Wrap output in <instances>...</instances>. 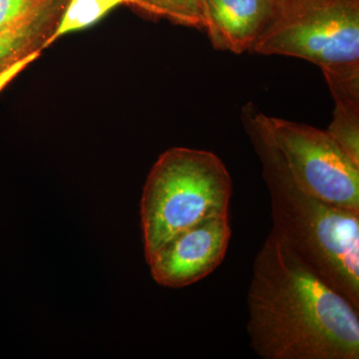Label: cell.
<instances>
[{
	"instance_id": "cell-1",
	"label": "cell",
	"mask_w": 359,
	"mask_h": 359,
	"mask_svg": "<svg viewBox=\"0 0 359 359\" xmlns=\"http://www.w3.org/2000/svg\"><path fill=\"white\" fill-rule=\"evenodd\" d=\"M250 347L263 359H358L359 309L271 230L252 264Z\"/></svg>"
},
{
	"instance_id": "cell-2",
	"label": "cell",
	"mask_w": 359,
	"mask_h": 359,
	"mask_svg": "<svg viewBox=\"0 0 359 359\" xmlns=\"http://www.w3.org/2000/svg\"><path fill=\"white\" fill-rule=\"evenodd\" d=\"M271 216L283 243L308 268L359 309V212L302 192L262 160Z\"/></svg>"
},
{
	"instance_id": "cell-3",
	"label": "cell",
	"mask_w": 359,
	"mask_h": 359,
	"mask_svg": "<svg viewBox=\"0 0 359 359\" xmlns=\"http://www.w3.org/2000/svg\"><path fill=\"white\" fill-rule=\"evenodd\" d=\"M233 184L212 152L184 147L160 156L141 200L146 259L180 231L203 219L229 214Z\"/></svg>"
},
{
	"instance_id": "cell-4",
	"label": "cell",
	"mask_w": 359,
	"mask_h": 359,
	"mask_svg": "<svg viewBox=\"0 0 359 359\" xmlns=\"http://www.w3.org/2000/svg\"><path fill=\"white\" fill-rule=\"evenodd\" d=\"M242 117L259 160L275 165L302 192L359 212V167L327 130L271 117L252 104Z\"/></svg>"
},
{
	"instance_id": "cell-5",
	"label": "cell",
	"mask_w": 359,
	"mask_h": 359,
	"mask_svg": "<svg viewBox=\"0 0 359 359\" xmlns=\"http://www.w3.org/2000/svg\"><path fill=\"white\" fill-rule=\"evenodd\" d=\"M250 52L304 59L327 80L359 77V0H276Z\"/></svg>"
},
{
	"instance_id": "cell-6",
	"label": "cell",
	"mask_w": 359,
	"mask_h": 359,
	"mask_svg": "<svg viewBox=\"0 0 359 359\" xmlns=\"http://www.w3.org/2000/svg\"><path fill=\"white\" fill-rule=\"evenodd\" d=\"M231 236L229 214L180 231L148 257L153 278L163 287L181 289L207 278L223 263Z\"/></svg>"
},
{
	"instance_id": "cell-7",
	"label": "cell",
	"mask_w": 359,
	"mask_h": 359,
	"mask_svg": "<svg viewBox=\"0 0 359 359\" xmlns=\"http://www.w3.org/2000/svg\"><path fill=\"white\" fill-rule=\"evenodd\" d=\"M275 6L276 0H202L204 29L218 50L244 53L263 32Z\"/></svg>"
},
{
	"instance_id": "cell-8",
	"label": "cell",
	"mask_w": 359,
	"mask_h": 359,
	"mask_svg": "<svg viewBox=\"0 0 359 359\" xmlns=\"http://www.w3.org/2000/svg\"><path fill=\"white\" fill-rule=\"evenodd\" d=\"M59 18L23 29L0 32V89L47 48Z\"/></svg>"
},
{
	"instance_id": "cell-9",
	"label": "cell",
	"mask_w": 359,
	"mask_h": 359,
	"mask_svg": "<svg viewBox=\"0 0 359 359\" xmlns=\"http://www.w3.org/2000/svg\"><path fill=\"white\" fill-rule=\"evenodd\" d=\"M68 0H0V32H14L61 16Z\"/></svg>"
},
{
	"instance_id": "cell-10",
	"label": "cell",
	"mask_w": 359,
	"mask_h": 359,
	"mask_svg": "<svg viewBox=\"0 0 359 359\" xmlns=\"http://www.w3.org/2000/svg\"><path fill=\"white\" fill-rule=\"evenodd\" d=\"M121 4L129 6V0H68L58 25L47 42V47L65 35L96 25Z\"/></svg>"
},
{
	"instance_id": "cell-11",
	"label": "cell",
	"mask_w": 359,
	"mask_h": 359,
	"mask_svg": "<svg viewBox=\"0 0 359 359\" xmlns=\"http://www.w3.org/2000/svg\"><path fill=\"white\" fill-rule=\"evenodd\" d=\"M335 107L327 133L359 167V99L334 98Z\"/></svg>"
},
{
	"instance_id": "cell-12",
	"label": "cell",
	"mask_w": 359,
	"mask_h": 359,
	"mask_svg": "<svg viewBox=\"0 0 359 359\" xmlns=\"http://www.w3.org/2000/svg\"><path fill=\"white\" fill-rule=\"evenodd\" d=\"M129 6L178 25L204 28L202 0H129Z\"/></svg>"
}]
</instances>
